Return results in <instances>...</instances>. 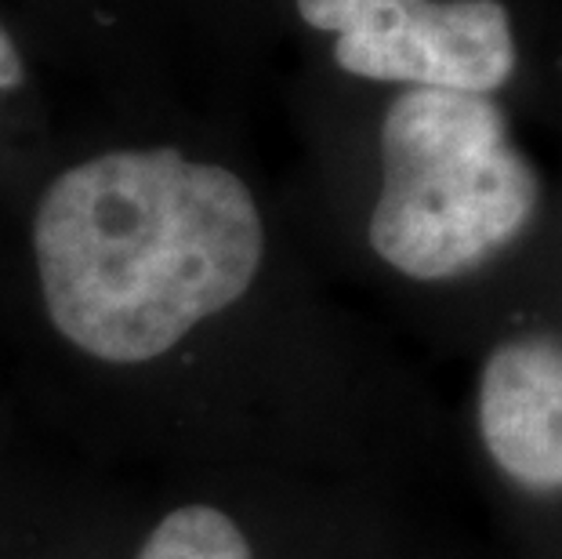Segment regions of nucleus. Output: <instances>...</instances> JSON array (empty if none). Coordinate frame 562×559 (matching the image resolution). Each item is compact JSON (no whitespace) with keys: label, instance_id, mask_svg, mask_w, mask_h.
Wrapping results in <instances>:
<instances>
[{"label":"nucleus","instance_id":"nucleus-1","mask_svg":"<svg viewBox=\"0 0 562 559\" xmlns=\"http://www.w3.org/2000/svg\"><path fill=\"white\" fill-rule=\"evenodd\" d=\"M33 258L58 335L99 364L135 367L244 299L266 225L229 168L171 146L113 149L44 189Z\"/></svg>","mask_w":562,"mask_h":559},{"label":"nucleus","instance_id":"nucleus-2","mask_svg":"<svg viewBox=\"0 0 562 559\" xmlns=\"http://www.w3.org/2000/svg\"><path fill=\"white\" fill-rule=\"evenodd\" d=\"M537 175L490 94L406 88L381 124L374 251L411 280H453L530 225Z\"/></svg>","mask_w":562,"mask_h":559},{"label":"nucleus","instance_id":"nucleus-3","mask_svg":"<svg viewBox=\"0 0 562 559\" xmlns=\"http://www.w3.org/2000/svg\"><path fill=\"white\" fill-rule=\"evenodd\" d=\"M334 37V63L363 80L490 94L516 69V37L497 0H297Z\"/></svg>","mask_w":562,"mask_h":559},{"label":"nucleus","instance_id":"nucleus-4","mask_svg":"<svg viewBox=\"0 0 562 559\" xmlns=\"http://www.w3.org/2000/svg\"><path fill=\"white\" fill-rule=\"evenodd\" d=\"M480 429L512 480L562 487V345L519 338L494 349L480 382Z\"/></svg>","mask_w":562,"mask_h":559},{"label":"nucleus","instance_id":"nucleus-5","mask_svg":"<svg viewBox=\"0 0 562 559\" xmlns=\"http://www.w3.org/2000/svg\"><path fill=\"white\" fill-rule=\"evenodd\" d=\"M138 559H255V552L229 513L193 502L171 508L149 530Z\"/></svg>","mask_w":562,"mask_h":559},{"label":"nucleus","instance_id":"nucleus-6","mask_svg":"<svg viewBox=\"0 0 562 559\" xmlns=\"http://www.w3.org/2000/svg\"><path fill=\"white\" fill-rule=\"evenodd\" d=\"M26 80V66H22L19 44L11 41V33L0 26V91H15Z\"/></svg>","mask_w":562,"mask_h":559}]
</instances>
